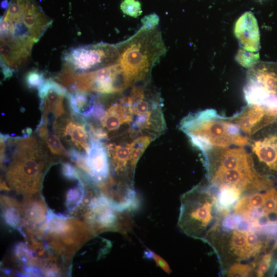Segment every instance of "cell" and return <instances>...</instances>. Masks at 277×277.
Instances as JSON below:
<instances>
[{
    "instance_id": "cell-1",
    "label": "cell",
    "mask_w": 277,
    "mask_h": 277,
    "mask_svg": "<svg viewBox=\"0 0 277 277\" xmlns=\"http://www.w3.org/2000/svg\"><path fill=\"white\" fill-rule=\"evenodd\" d=\"M203 154L207 179L213 188H231L243 196L266 191L273 185L269 177L256 170L244 146L214 147Z\"/></svg>"
},
{
    "instance_id": "cell-2",
    "label": "cell",
    "mask_w": 277,
    "mask_h": 277,
    "mask_svg": "<svg viewBox=\"0 0 277 277\" xmlns=\"http://www.w3.org/2000/svg\"><path fill=\"white\" fill-rule=\"evenodd\" d=\"M1 161L8 164L7 179L14 189L35 192L43 181L47 156L33 136L23 138L1 137Z\"/></svg>"
},
{
    "instance_id": "cell-3",
    "label": "cell",
    "mask_w": 277,
    "mask_h": 277,
    "mask_svg": "<svg viewBox=\"0 0 277 277\" xmlns=\"http://www.w3.org/2000/svg\"><path fill=\"white\" fill-rule=\"evenodd\" d=\"M228 213L211 185L199 184L181 196L177 225L189 236L205 242Z\"/></svg>"
},
{
    "instance_id": "cell-4",
    "label": "cell",
    "mask_w": 277,
    "mask_h": 277,
    "mask_svg": "<svg viewBox=\"0 0 277 277\" xmlns=\"http://www.w3.org/2000/svg\"><path fill=\"white\" fill-rule=\"evenodd\" d=\"M180 129L192 145L202 152L214 147L245 146L249 137L229 117L219 115L213 109H206L187 115Z\"/></svg>"
},
{
    "instance_id": "cell-5",
    "label": "cell",
    "mask_w": 277,
    "mask_h": 277,
    "mask_svg": "<svg viewBox=\"0 0 277 277\" xmlns=\"http://www.w3.org/2000/svg\"><path fill=\"white\" fill-rule=\"evenodd\" d=\"M116 46L118 63L134 84L149 80L152 68L167 51L159 26H142Z\"/></svg>"
},
{
    "instance_id": "cell-6",
    "label": "cell",
    "mask_w": 277,
    "mask_h": 277,
    "mask_svg": "<svg viewBox=\"0 0 277 277\" xmlns=\"http://www.w3.org/2000/svg\"><path fill=\"white\" fill-rule=\"evenodd\" d=\"M222 229L223 231L219 225L208 235L206 242L212 246L222 266L229 265L228 268L233 264L251 259L256 262L259 254L267 246L255 231L236 228Z\"/></svg>"
},
{
    "instance_id": "cell-7",
    "label": "cell",
    "mask_w": 277,
    "mask_h": 277,
    "mask_svg": "<svg viewBox=\"0 0 277 277\" xmlns=\"http://www.w3.org/2000/svg\"><path fill=\"white\" fill-rule=\"evenodd\" d=\"M64 84L73 92L102 95L122 93L135 85L118 63L83 73L65 71Z\"/></svg>"
},
{
    "instance_id": "cell-8",
    "label": "cell",
    "mask_w": 277,
    "mask_h": 277,
    "mask_svg": "<svg viewBox=\"0 0 277 277\" xmlns=\"http://www.w3.org/2000/svg\"><path fill=\"white\" fill-rule=\"evenodd\" d=\"M244 93L248 104L262 106L277 117V64L261 62L249 68Z\"/></svg>"
},
{
    "instance_id": "cell-9",
    "label": "cell",
    "mask_w": 277,
    "mask_h": 277,
    "mask_svg": "<svg viewBox=\"0 0 277 277\" xmlns=\"http://www.w3.org/2000/svg\"><path fill=\"white\" fill-rule=\"evenodd\" d=\"M154 138L147 135L134 139L119 141L106 145L110 170L118 179L117 183L133 187V179L136 163Z\"/></svg>"
},
{
    "instance_id": "cell-10",
    "label": "cell",
    "mask_w": 277,
    "mask_h": 277,
    "mask_svg": "<svg viewBox=\"0 0 277 277\" xmlns=\"http://www.w3.org/2000/svg\"><path fill=\"white\" fill-rule=\"evenodd\" d=\"M1 23L29 34L36 43L51 25L52 21L35 0H10Z\"/></svg>"
},
{
    "instance_id": "cell-11",
    "label": "cell",
    "mask_w": 277,
    "mask_h": 277,
    "mask_svg": "<svg viewBox=\"0 0 277 277\" xmlns=\"http://www.w3.org/2000/svg\"><path fill=\"white\" fill-rule=\"evenodd\" d=\"M116 45L105 43L72 48L64 56L62 70L72 73L93 71L118 63Z\"/></svg>"
},
{
    "instance_id": "cell-12",
    "label": "cell",
    "mask_w": 277,
    "mask_h": 277,
    "mask_svg": "<svg viewBox=\"0 0 277 277\" xmlns=\"http://www.w3.org/2000/svg\"><path fill=\"white\" fill-rule=\"evenodd\" d=\"M248 145L256 170L267 177L277 175V120L249 137Z\"/></svg>"
},
{
    "instance_id": "cell-13",
    "label": "cell",
    "mask_w": 277,
    "mask_h": 277,
    "mask_svg": "<svg viewBox=\"0 0 277 277\" xmlns=\"http://www.w3.org/2000/svg\"><path fill=\"white\" fill-rule=\"evenodd\" d=\"M74 162L84 172L85 179L91 183L102 185L109 179V156L105 145L100 140L94 137L88 153L78 156Z\"/></svg>"
},
{
    "instance_id": "cell-14",
    "label": "cell",
    "mask_w": 277,
    "mask_h": 277,
    "mask_svg": "<svg viewBox=\"0 0 277 277\" xmlns=\"http://www.w3.org/2000/svg\"><path fill=\"white\" fill-rule=\"evenodd\" d=\"M229 119L249 137L263 127L277 120V117L262 106L247 104L240 112Z\"/></svg>"
},
{
    "instance_id": "cell-15",
    "label": "cell",
    "mask_w": 277,
    "mask_h": 277,
    "mask_svg": "<svg viewBox=\"0 0 277 277\" xmlns=\"http://www.w3.org/2000/svg\"><path fill=\"white\" fill-rule=\"evenodd\" d=\"M234 33L241 49L258 52L260 48V32L257 21L253 14L247 11L236 22Z\"/></svg>"
},
{
    "instance_id": "cell-16",
    "label": "cell",
    "mask_w": 277,
    "mask_h": 277,
    "mask_svg": "<svg viewBox=\"0 0 277 277\" xmlns=\"http://www.w3.org/2000/svg\"><path fill=\"white\" fill-rule=\"evenodd\" d=\"M96 94L85 92H73L69 94V103L74 113L88 118L92 112Z\"/></svg>"
},
{
    "instance_id": "cell-17",
    "label": "cell",
    "mask_w": 277,
    "mask_h": 277,
    "mask_svg": "<svg viewBox=\"0 0 277 277\" xmlns=\"http://www.w3.org/2000/svg\"><path fill=\"white\" fill-rule=\"evenodd\" d=\"M38 131L40 137L52 153L57 155L68 156V150L64 146L60 136L56 132L48 129L43 124L39 127Z\"/></svg>"
},
{
    "instance_id": "cell-18",
    "label": "cell",
    "mask_w": 277,
    "mask_h": 277,
    "mask_svg": "<svg viewBox=\"0 0 277 277\" xmlns=\"http://www.w3.org/2000/svg\"><path fill=\"white\" fill-rule=\"evenodd\" d=\"M26 207V214L30 222L38 224L45 219V209L44 206L38 202L29 203Z\"/></svg>"
},
{
    "instance_id": "cell-19",
    "label": "cell",
    "mask_w": 277,
    "mask_h": 277,
    "mask_svg": "<svg viewBox=\"0 0 277 277\" xmlns=\"http://www.w3.org/2000/svg\"><path fill=\"white\" fill-rule=\"evenodd\" d=\"M265 194V198L263 208L269 219L270 215L277 213V190L272 187L266 190Z\"/></svg>"
},
{
    "instance_id": "cell-20",
    "label": "cell",
    "mask_w": 277,
    "mask_h": 277,
    "mask_svg": "<svg viewBox=\"0 0 277 277\" xmlns=\"http://www.w3.org/2000/svg\"><path fill=\"white\" fill-rule=\"evenodd\" d=\"M259 52H252L240 49L235 56L236 61L242 66L250 68L258 62Z\"/></svg>"
},
{
    "instance_id": "cell-21",
    "label": "cell",
    "mask_w": 277,
    "mask_h": 277,
    "mask_svg": "<svg viewBox=\"0 0 277 277\" xmlns=\"http://www.w3.org/2000/svg\"><path fill=\"white\" fill-rule=\"evenodd\" d=\"M254 269L252 264L237 263L231 265L227 271L228 276H248L252 274Z\"/></svg>"
},
{
    "instance_id": "cell-22",
    "label": "cell",
    "mask_w": 277,
    "mask_h": 277,
    "mask_svg": "<svg viewBox=\"0 0 277 277\" xmlns=\"http://www.w3.org/2000/svg\"><path fill=\"white\" fill-rule=\"evenodd\" d=\"M10 204L9 206L6 207L3 211V217L6 223L13 228H18L20 222L18 210Z\"/></svg>"
},
{
    "instance_id": "cell-23",
    "label": "cell",
    "mask_w": 277,
    "mask_h": 277,
    "mask_svg": "<svg viewBox=\"0 0 277 277\" xmlns=\"http://www.w3.org/2000/svg\"><path fill=\"white\" fill-rule=\"evenodd\" d=\"M121 9L124 13L134 17L142 12L140 3L135 0H124L121 4Z\"/></svg>"
},
{
    "instance_id": "cell-24",
    "label": "cell",
    "mask_w": 277,
    "mask_h": 277,
    "mask_svg": "<svg viewBox=\"0 0 277 277\" xmlns=\"http://www.w3.org/2000/svg\"><path fill=\"white\" fill-rule=\"evenodd\" d=\"M45 79L43 73L37 70L29 72L25 77L26 84L30 88L38 89L44 83Z\"/></svg>"
},
{
    "instance_id": "cell-25",
    "label": "cell",
    "mask_w": 277,
    "mask_h": 277,
    "mask_svg": "<svg viewBox=\"0 0 277 277\" xmlns=\"http://www.w3.org/2000/svg\"><path fill=\"white\" fill-rule=\"evenodd\" d=\"M272 254L267 253L256 262V275L257 276H263L269 270L270 267Z\"/></svg>"
},
{
    "instance_id": "cell-26",
    "label": "cell",
    "mask_w": 277,
    "mask_h": 277,
    "mask_svg": "<svg viewBox=\"0 0 277 277\" xmlns=\"http://www.w3.org/2000/svg\"><path fill=\"white\" fill-rule=\"evenodd\" d=\"M144 256L146 259L153 260L156 265L168 273H170L171 270L167 262L159 254L151 250L147 249L144 251Z\"/></svg>"
},
{
    "instance_id": "cell-27",
    "label": "cell",
    "mask_w": 277,
    "mask_h": 277,
    "mask_svg": "<svg viewBox=\"0 0 277 277\" xmlns=\"http://www.w3.org/2000/svg\"><path fill=\"white\" fill-rule=\"evenodd\" d=\"M142 26L146 28H153L158 26L159 18L155 14H152L145 16L142 19Z\"/></svg>"
}]
</instances>
